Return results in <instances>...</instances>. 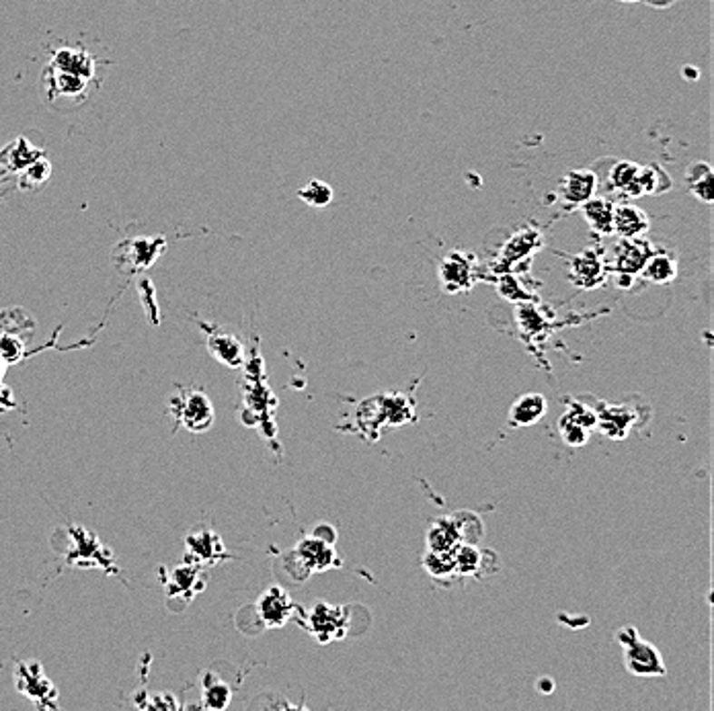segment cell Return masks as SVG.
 <instances>
[{"label":"cell","mask_w":714,"mask_h":711,"mask_svg":"<svg viewBox=\"0 0 714 711\" xmlns=\"http://www.w3.org/2000/svg\"><path fill=\"white\" fill-rule=\"evenodd\" d=\"M618 644L622 646V660L626 670L639 678H657L667 675V667L661 652L655 644L645 642L639 636L637 628L626 626L616 634Z\"/></svg>","instance_id":"obj_1"},{"label":"cell","mask_w":714,"mask_h":711,"mask_svg":"<svg viewBox=\"0 0 714 711\" xmlns=\"http://www.w3.org/2000/svg\"><path fill=\"white\" fill-rule=\"evenodd\" d=\"M610 273L606 258H603L600 248H585L579 255L569 258L567 278L575 287L595 289L602 287Z\"/></svg>","instance_id":"obj_2"},{"label":"cell","mask_w":714,"mask_h":711,"mask_svg":"<svg viewBox=\"0 0 714 711\" xmlns=\"http://www.w3.org/2000/svg\"><path fill=\"white\" fill-rule=\"evenodd\" d=\"M653 244L645 236L639 239H620L614 248L611 263H608L610 271L616 273V278H639L647 258L653 255Z\"/></svg>","instance_id":"obj_3"},{"label":"cell","mask_w":714,"mask_h":711,"mask_svg":"<svg viewBox=\"0 0 714 711\" xmlns=\"http://www.w3.org/2000/svg\"><path fill=\"white\" fill-rule=\"evenodd\" d=\"M610 169L606 177L598 179V185H606L611 195L618 197V201H632L642 195L641 187V164L632 161H610Z\"/></svg>","instance_id":"obj_4"},{"label":"cell","mask_w":714,"mask_h":711,"mask_svg":"<svg viewBox=\"0 0 714 711\" xmlns=\"http://www.w3.org/2000/svg\"><path fill=\"white\" fill-rule=\"evenodd\" d=\"M474 257L462 250H452L445 255L437 268V278L445 294H462L468 291L474 283Z\"/></svg>","instance_id":"obj_5"},{"label":"cell","mask_w":714,"mask_h":711,"mask_svg":"<svg viewBox=\"0 0 714 711\" xmlns=\"http://www.w3.org/2000/svg\"><path fill=\"white\" fill-rule=\"evenodd\" d=\"M598 177L593 169H572L567 170L556 187V200L567 211L579 209L590 197L598 193Z\"/></svg>","instance_id":"obj_6"},{"label":"cell","mask_w":714,"mask_h":711,"mask_svg":"<svg viewBox=\"0 0 714 711\" xmlns=\"http://www.w3.org/2000/svg\"><path fill=\"white\" fill-rule=\"evenodd\" d=\"M308 631L320 644L341 639L347 631V615L341 607L331 603H317L308 613Z\"/></svg>","instance_id":"obj_7"},{"label":"cell","mask_w":714,"mask_h":711,"mask_svg":"<svg viewBox=\"0 0 714 711\" xmlns=\"http://www.w3.org/2000/svg\"><path fill=\"white\" fill-rule=\"evenodd\" d=\"M292 599L281 587H269L257 600L255 613L265 628H284L292 615Z\"/></svg>","instance_id":"obj_8"},{"label":"cell","mask_w":714,"mask_h":711,"mask_svg":"<svg viewBox=\"0 0 714 711\" xmlns=\"http://www.w3.org/2000/svg\"><path fill=\"white\" fill-rule=\"evenodd\" d=\"M177 406V418L181 421L187 429L195 433L206 431L214 423V408L210 404V398L201 392H190L185 394L183 400L175 398Z\"/></svg>","instance_id":"obj_9"},{"label":"cell","mask_w":714,"mask_h":711,"mask_svg":"<svg viewBox=\"0 0 714 711\" xmlns=\"http://www.w3.org/2000/svg\"><path fill=\"white\" fill-rule=\"evenodd\" d=\"M294 554L308 572H325L328 568L339 566V556H337L333 543H327L315 535L298 543Z\"/></svg>","instance_id":"obj_10"},{"label":"cell","mask_w":714,"mask_h":711,"mask_svg":"<svg viewBox=\"0 0 714 711\" xmlns=\"http://www.w3.org/2000/svg\"><path fill=\"white\" fill-rule=\"evenodd\" d=\"M650 228L649 213L641 209L632 201H616L614 205V222L611 230L618 239H639L645 236Z\"/></svg>","instance_id":"obj_11"},{"label":"cell","mask_w":714,"mask_h":711,"mask_svg":"<svg viewBox=\"0 0 714 711\" xmlns=\"http://www.w3.org/2000/svg\"><path fill=\"white\" fill-rule=\"evenodd\" d=\"M595 414L598 426L610 439H626L637 423V413L629 404H600Z\"/></svg>","instance_id":"obj_12"},{"label":"cell","mask_w":714,"mask_h":711,"mask_svg":"<svg viewBox=\"0 0 714 711\" xmlns=\"http://www.w3.org/2000/svg\"><path fill=\"white\" fill-rule=\"evenodd\" d=\"M614 205L616 201L611 200L610 195H603V193L602 195L595 193L585 203L579 205L585 224L590 226V230L595 236H603V239H606V236H614V230H611V222H614Z\"/></svg>","instance_id":"obj_13"},{"label":"cell","mask_w":714,"mask_h":711,"mask_svg":"<svg viewBox=\"0 0 714 711\" xmlns=\"http://www.w3.org/2000/svg\"><path fill=\"white\" fill-rule=\"evenodd\" d=\"M540 247H543V234L533 230V228H523L520 234H513L512 239L505 242V247L499 255V260L504 263L507 271H512L513 265H520L522 260H528Z\"/></svg>","instance_id":"obj_14"},{"label":"cell","mask_w":714,"mask_h":711,"mask_svg":"<svg viewBox=\"0 0 714 711\" xmlns=\"http://www.w3.org/2000/svg\"><path fill=\"white\" fill-rule=\"evenodd\" d=\"M546 408L548 404L543 394H536V392L523 394V396L517 398L512 408H509L507 421L512 426H517V429H525V426H533L543 421L546 414Z\"/></svg>","instance_id":"obj_15"},{"label":"cell","mask_w":714,"mask_h":711,"mask_svg":"<svg viewBox=\"0 0 714 711\" xmlns=\"http://www.w3.org/2000/svg\"><path fill=\"white\" fill-rule=\"evenodd\" d=\"M678 273L680 260L676 255H671V252L667 250H653V255L647 258L639 278L649 283H655V286H667V283H671L678 278Z\"/></svg>","instance_id":"obj_16"},{"label":"cell","mask_w":714,"mask_h":711,"mask_svg":"<svg viewBox=\"0 0 714 711\" xmlns=\"http://www.w3.org/2000/svg\"><path fill=\"white\" fill-rule=\"evenodd\" d=\"M686 187L698 201L710 205L714 200V170L709 162H692L686 170Z\"/></svg>","instance_id":"obj_17"},{"label":"cell","mask_w":714,"mask_h":711,"mask_svg":"<svg viewBox=\"0 0 714 711\" xmlns=\"http://www.w3.org/2000/svg\"><path fill=\"white\" fill-rule=\"evenodd\" d=\"M460 543L458 529L454 525L452 517L439 519L427 531V550L429 551H452Z\"/></svg>","instance_id":"obj_18"},{"label":"cell","mask_w":714,"mask_h":711,"mask_svg":"<svg viewBox=\"0 0 714 711\" xmlns=\"http://www.w3.org/2000/svg\"><path fill=\"white\" fill-rule=\"evenodd\" d=\"M641 187L642 195H663L673 189V179L659 162H650L641 167Z\"/></svg>","instance_id":"obj_19"},{"label":"cell","mask_w":714,"mask_h":711,"mask_svg":"<svg viewBox=\"0 0 714 711\" xmlns=\"http://www.w3.org/2000/svg\"><path fill=\"white\" fill-rule=\"evenodd\" d=\"M382 413L384 423L392 426H400L415 421V410L409 398L400 396V394H390V396L382 398Z\"/></svg>","instance_id":"obj_20"},{"label":"cell","mask_w":714,"mask_h":711,"mask_svg":"<svg viewBox=\"0 0 714 711\" xmlns=\"http://www.w3.org/2000/svg\"><path fill=\"white\" fill-rule=\"evenodd\" d=\"M210 349L216 355L218 361L226 363V365L237 367L242 361V345L237 336L220 333L210 336Z\"/></svg>","instance_id":"obj_21"},{"label":"cell","mask_w":714,"mask_h":711,"mask_svg":"<svg viewBox=\"0 0 714 711\" xmlns=\"http://www.w3.org/2000/svg\"><path fill=\"white\" fill-rule=\"evenodd\" d=\"M483 551L476 543H458L454 548V564H456L458 576H474L483 570Z\"/></svg>","instance_id":"obj_22"},{"label":"cell","mask_w":714,"mask_h":711,"mask_svg":"<svg viewBox=\"0 0 714 711\" xmlns=\"http://www.w3.org/2000/svg\"><path fill=\"white\" fill-rule=\"evenodd\" d=\"M232 691L224 681H220L216 675L208 673V678L203 677V703L210 709H226L230 706Z\"/></svg>","instance_id":"obj_23"},{"label":"cell","mask_w":714,"mask_h":711,"mask_svg":"<svg viewBox=\"0 0 714 711\" xmlns=\"http://www.w3.org/2000/svg\"><path fill=\"white\" fill-rule=\"evenodd\" d=\"M298 197H300L306 205H310V208H327V205H331L335 191L325 180L315 179L298 191Z\"/></svg>","instance_id":"obj_24"},{"label":"cell","mask_w":714,"mask_h":711,"mask_svg":"<svg viewBox=\"0 0 714 711\" xmlns=\"http://www.w3.org/2000/svg\"><path fill=\"white\" fill-rule=\"evenodd\" d=\"M423 568L434 576V579H448L456 574V564H454V550L452 551H429L423 558Z\"/></svg>","instance_id":"obj_25"},{"label":"cell","mask_w":714,"mask_h":711,"mask_svg":"<svg viewBox=\"0 0 714 711\" xmlns=\"http://www.w3.org/2000/svg\"><path fill=\"white\" fill-rule=\"evenodd\" d=\"M559 433H561V439L569 447H583L587 441H590L592 429H587V426L571 421L569 416L562 414L561 421H559Z\"/></svg>","instance_id":"obj_26"},{"label":"cell","mask_w":714,"mask_h":711,"mask_svg":"<svg viewBox=\"0 0 714 711\" xmlns=\"http://www.w3.org/2000/svg\"><path fill=\"white\" fill-rule=\"evenodd\" d=\"M564 416H569L571 421L583 424L592 431L598 426V414H595V410L587 404H582V402H569V408L567 413H564Z\"/></svg>","instance_id":"obj_27"},{"label":"cell","mask_w":714,"mask_h":711,"mask_svg":"<svg viewBox=\"0 0 714 711\" xmlns=\"http://www.w3.org/2000/svg\"><path fill=\"white\" fill-rule=\"evenodd\" d=\"M312 535L320 537V540L327 541V543H335V540H337V531L331 525H318V527H315V531H312Z\"/></svg>","instance_id":"obj_28"},{"label":"cell","mask_w":714,"mask_h":711,"mask_svg":"<svg viewBox=\"0 0 714 711\" xmlns=\"http://www.w3.org/2000/svg\"><path fill=\"white\" fill-rule=\"evenodd\" d=\"M642 3L649 5L650 9H659V11H663V9H671V6L676 5L678 0H642Z\"/></svg>","instance_id":"obj_29"},{"label":"cell","mask_w":714,"mask_h":711,"mask_svg":"<svg viewBox=\"0 0 714 711\" xmlns=\"http://www.w3.org/2000/svg\"><path fill=\"white\" fill-rule=\"evenodd\" d=\"M538 689L543 691V693H548V691H554V683H553V678H548V677H543V681L538 683Z\"/></svg>","instance_id":"obj_30"},{"label":"cell","mask_w":714,"mask_h":711,"mask_svg":"<svg viewBox=\"0 0 714 711\" xmlns=\"http://www.w3.org/2000/svg\"><path fill=\"white\" fill-rule=\"evenodd\" d=\"M684 76H688V78H692V81H696V78H700V70H696V68H692V66H686V68H684Z\"/></svg>","instance_id":"obj_31"},{"label":"cell","mask_w":714,"mask_h":711,"mask_svg":"<svg viewBox=\"0 0 714 711\" xmlns=\"http://www.w3.org/2000/svg\"><path fill=\"white\" fill-rule=\"evenodd\" d=\"M616 3H622V5H637V3H642V0H616Z\"/></svg>","instance_id":"obj_32"}]
</instances>
